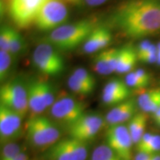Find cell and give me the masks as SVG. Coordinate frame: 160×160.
<instances>
[{
	"label": "cell",
	"mask_w": 160,
	"mask_h": 160,
	"mask_svg": "<svg viewBox=\"0 0 160 160\" xmlns=\"http://www.w3.org/2000/svg\"><path fill=\"white\" fill-rule=\"evenodd\" d=\"M13 28L8 25H4L0 29V51H9V45L11 41L12 31Z\"/></svg>",
	"instance_id": "29"
},
{
	"label": "cell",
	"mask_w": 160,
	"mask_h": 160,
	"mask_svg": "<svg viewBox=\"0 0 160 160\" xmlns=\"http://www.w3.org/2000/svg\"><path fill=\"white\" fill-rule=\"evenodd\" d=\"M153 119H154V120L159 119L160 118V108L157 110V111L155 112L154 113H153Z\"/></svg>",
	"instance_id": "35"
},
{
	"label": "cell",
	"mask_w": 160,
	"mask_h": 160,
	"mask_svg": "<svg viewBox=\"0 0 160 160\" xmlns=\"http://www.w3.org/2000/svg\"><path fill=\"white\" fill-rule=\"evenodd\" d=\"M106 145L122 160H132L133 142L128 128L123 125L110 126L106 132Z\"/></svg>",
	"instance_id": "9"
},
{
	"label": "cell",
	"mask_w": 160,
	"mask_h": 160,
	"mask_svg": "<svg viewBox=\"0 0 160 160\" xmlns=\"http://www.w3.org/2000/svg\"><path fill=\"white\" fill-rule=\"evenodd\" d=\"M96 27L93 20L88 19L65 24L51 31L46 38V42L57 50L71 51L80 44H84Z\"/></svg>",
	"instance_id": "2"
},
{
	"label": "cell",
	"mask_w": 160,
	"mask_h": 160,
	"mask_svg": "<svg viewBox=\"0 0 160 160\" xmlns=\"http://www.w3.org/2000/svg\"><path fill=\"white\" fill-rule=\"evenodd\" d=\"M25 47V42L22 36L15 29H13L11 41H10L8 52L13 57H16L22 53Z\"/></svg>",
	"instance_id": "23"
},
{
	"label": "cell",
	"mask_w": 160,
	"mask_h": 160,
	"mask_svg": "<svg viewBox=\"0 0 160 160\" xmlns=\"http://www.w3.org/2000/svg\"><path fill=\"white\" fill-rule=\"evenodd\" d=\"M28 99L29 112L31 113L30 118L41 116L47 109L40 88V81L31 82L28 85Z\"/></svg>",
	"instance_id": "16"
},
{
	"label": "cell",
	"mask_w": 160,
	"mask_h": 160,
	"mask_svg": "<svg viewBox=\"0 0 160 160\" xmlns=\"http://www.w3.org/2000/svg\"><path fill=\"white\" fill-rule=\"evenodd\" d=\"M68 85L71 91L80 96H88L93 93V90L82 83L75 76L71 74L68 79Z\"/></svg>",
	"instance_id": "25"
},
{
	"label": "cell",
	"mask_w": 160,
	"mask_h": 160,
	"mask_svg": "<svg viewBox=\"0 0 160 160\" xmlns=\"http://www.w3.org/2000/svg\"><path fill=\"white\" fill-rule=\"evenodd\" d=\"M85 104L74 98L62 97L51 107V114L53 119L69 128L85 114Z\"/></svg>",
	"instance_id": "7"
},
{
	"label": "cell",
	"mask_w": 160,
	"mask_h": 160,
	"mask_svg": "<svg viewBox=\"0 0 160 160\" xmlns=\"http://www.w3.org/2000/svg\"><path fill=\"white\" fill-rule=\"evenodd\" d=\"M65 2V0H46L36 17V27L40 31L51 32L65 25L69 17Z\"/></svg>",
	"instance_id": "4"
},
{
	"label": "cell",
	"mask_w": 160,
	"mask_h": 160,
	"mask_svg": "<svg viewBox=\"0 0 160 160\" xmlns=\"http://www.w3.org/2000/svg\"><path fill=\"white\" fill-rule=\"evenodd\" d=\"M46 0H11L9 12L17 27L27 28L34 23L37 13Z\"/></svg>",
	"instance_id": "8"
},
{
	"label": "cell",
	"mask_w": 160,
	"mask_h": 160,
	"mask_svg": "<svg viewBox=\"0 0 160 160\" xmlns=\"http://www.w3.org/2000/svg\"><path fill=\"white\" fill-rule=\"evenodd\" d=\"M142 152L148 153V154L154 155L160 153V135L153 134L149 142L145 148L141 150Z\"/></svg>",
	"instance_id": "31"
},
{
	"label": "cell",
	"mask_w": 160,
	"mask_h": 160,
	"mask_svg": "<svg viewBox=\"0 0 160 160\" xmlns=\"http://www.w3.org/2000/svg\"><path fill=\"white\" fill-rule=\"evenodd\" d=\"M0 103L24 118L29 112L28 86L17 79L4 82L0 88Z\"/></svg>",
	"instance_id": "5"
},
{
	"label": "cell",
	"mask_w": 160,
	"mask_h": 160,
	"mask_svg": "<svg viewBox=\"0 0 160 160\" xmlns=\"http://www.w3.org/2000/svg\"><path fill=\"white\" fill-rule=\"evenodd\" d=\"M68 139L73 160H85L88 153V146L87 142L71 137Z\"/></svg>",
	"instance_id": "21"
},
{
	"label": "cell",
	"mask_w": 160,
	"mask_h": 160,
	"mask_svg": "<svg viewBox=\"0 0 160 160\" xmlns=\"http://www.w3.org/2000/svg\"><path fill=\"white\" fill-rule=\"evenodd\" d=\"M125 82L129 88L134 89H142L148 85V84L137 77L133 71L130 72L126 75Z\"/></svg>",
	"instance_id": "30"
},
{
	"label": "cell",
	"mask_w": 160,
	"mask_h": 160,
	"mask_svg": "<svg viewBox=\"0 0 160 160\" xmlns=\"http://www.w3.org/2000/svg\"><path fill=\"white\" fill-rule=\"evenodd\" d=\"M111 22L120 33L142 39L160 33V0H127L111 15Z\"/></svg>",
	"instance_id": "1"
},
{
	"label": "cell",
	"mask_w": 160,
	"mask_h": 160,
	"mask_svg": "<svg viewBox=\"0 0 160 160\" xmlns=\"http://www.w3.org/2000/svg\"><path fill=\"white\" fill-rule=\"evenodd\" d=\"M26 129L29 142L37 148L52 147L58 142L61 137L57 125L51 119L43 116L30 118Z\"/></svg>",
	"instance_id": "3"
},
{
	"label": "cell",
	"mask_w": 160,
	"mask_h": 160,
	"mask_svg": "<svg viewBox=\"0 0 160 160\" xmlns=\"http://www.w3.org/2000/svg\"><path fill=\"white\" fill-rule=\"evenodd\" d=\"M105 123V119L99 114L85 113L68 128L70 137L87 142L99 133Z\"/></svg>",
	"instance_id": "10"
},
{
	"label": "cell",
	"mask_w": 160,
	"mask_h": 160,
	"mask_svg": "<svg viewBox=\"0 0 160 160\" xmlns=\"http://www.w3.org/2000/svg\"><path fill=\"white\" fill-rule=\"evenodd\" d=\"M137 101L134 99H128L123 102L114 106L107 113L105 122L109 126L122 125L134 116L137 109Z\"/></svg>",
	"instance_id": "13"
},
{
	"label": "cell",
	"mask_w": 160,
	"mask_h": 160,
	"mask_svg": "<svg viewBox=\"0 0 160 160\" xmlns=\"http://www.w3.org/2000/svg\"><path fill=\"white\" fill-rule=\"evenodd\" d=\"M147 125V116L145 113H137L130 119L128 128L133 139V144L137 145L145 133Z\"/></svg>",
	"instance_id": "19"
},
{
	"label": "cell",
	"mask_w": 160,
	"mask_h": 160,
	"mask_svg": "<svg viewBox=\"0 0 160 160\" xmlns=\"http://www.w3.org/2000/svg\"><path fill=\"white\" fill-rule=\"evenodd\" d=\"M91 160H122L108 145H102L96 148Z\"/></svg>",
	"instance_id": "22"
},
{
	"label": "cell",
	"mask_w": 160,
	"mask_h": 160,
	"mask_svg": "<svg viewBox=\"0 0 160 160\" xmlns=\"http://www.w3.org/2000/svg\"><path fill=\"white\" fill-rule=\"evenodd\" d=\"M107 1H108V0H85V3L87 4L88 5L92 6V7L103 5V4L105 3Z\"/></svg>",
	"instance_id": "33"
},
{
	"label": "cell",
	"mask_w": 160,
	"mask_h": 160,
	"mask_svg": "<svg viewBox=\"0 0 160 160\" xmlns=\"http://www.w3.org/2000/svg\"><path fill=\"white\" fill-rule=\"evenodd\" d=\"M40 88L47 108H51L56 101L53 86L48 82L40 81Z\"/></svg>",
	"instance_id": "28"
},
{
	"label": "cell",
	"mask_w": 160,
	"mask_h": 160,
	"mask_svg": "<svg viewBox=\"0 0 160 160\" xmlns=\"http://www.w3.org/2000/svg\"><path fill=\"white\" fill-rule=\"evenodd\" d=\"M50 153L52 160H73L68 139L61 140L52 146Z\"/></svg>",
	"instance_id": "20"
},
{
	"label": "cell",
	"mask_w": 160,
	"mask_h": 160,
	"mask_svg": "<svg viewBox=\"0 0 160 160\" xmlns=\"http://www.w3.org/2000/svg\"><path fill=\"white\" fill-rule=\"evenodd\" d=\"M65 1L66 2L72 4V5H78V4H79L81 0H65Z\"/></svg>",
	"instance_id": "36"
},
{
	"label": "cell",
	"mask_w": 160,
	"mask_h": 160,
	"mask_svg": "<svg viewBox=\"0 0 160 160\" xmlns=\"http://www.w3.org/2000/svg\"><path fill=\"white\" fill-rule=\"evenodd\" d=\"M131 94L129 87L123 80L114 78L104 87L102 101L106 105L116 106L128 99Z\"/></svg>",
	"instance_id": "12"
},
{
	"label": "cell",
	"mask_w": 160,
	"mask_h": 160,
	"mask_svg": "<svg viewBox=\"0 0 160 160\" xmlns=\"http://www.w3.org/2000/svg\"><path fill=\"white\" fill-rule=\"evenodd\" d=\"M13 58L9 52L0 51V80L2 82H5L11 69Z\"/></svg>",
	"instance_id": "24"
},
{
	"label": "cell",
	"mask_w": 160,
	"mask_h": 160,
	"mask_svg": "<svg viewBox=\"0 0 160 160\" xmlns=\"http://www.w3.org/2000/svg\"><path fill=\"white\" fill-rule=\"evenodd\" d=\"M72 74L75 76L82 83L94 91L96 88V79L94 76L92 75L91 72H89L87 69L84 68H78L73 72Z\"/></svg>",
	"instance_id": "26"
},
{
	"label": "cell",
	"mask_w": 160,
	"mask_h": 160,
	"mask_svg": "<svg viewBox=\"0 0 160 160\" xmlns=\"http://www.w3.org/2000/svg\"><path fill=\"white\" fill-rule=\"evenodd\" d=\"M137 101L138 106L144 113L153 114L160 108V88L145 91L138 97Z\"/></svg>",
	"instance_id": "18"
},
{
	"label": "cell",
	"mask_w": 160,
	"mask_h": 160,
	"mask_svg": "<svg viewBox=\"0 0 160 160\" xmlns=\"http://www.w3.org/2000/svg\"><path fill=\"white\" fill-rule=\"evenodd\" d=\"M138 61L136 48L127 45L119 49L116 72L119 73H130L134 68Z\"/></svg>",
	"instance_id": "17"
},
{
	"label": "cell",
	"mask_w": 160,
	"mask_h": 160,
	"mask_svg": "<svg viewBox=\"0 0 160 160\" xmlns=\"http://www.w3.org/2000/svg\"><path fill=\"white\" fill-rule=\"evenodd\" d=\"M149 160H160V154L158 153V154L153 155Z\"/></svg>",
	"instance_id": "37"
},
{
	"label": "cell",
	"mask_w": 160,
	"mask_h": 160,
	"mask_svg": "<svg viewBox=\"0 0 160 160\" xmlns=\"http://www.w3.org/2000/svg\"><path fill=\"white\" fill-rule=\"evenodd\" d=\"M33 65L45 75H59L65 70V62L54 46L48 42L40 43L34 49L32 56Z\"/></svg>",
	"instance_id": "6"
},
{
	"label": "cell",
	"mask_w": 160,
	"mask_h": 160,
	"mask_svg": "<svg viewBox=\"0 0 160 160\" xmlns=\"http://www.w3.org/2000/svg\"><path fill=\"white\" fill-rule=\"evenodd\" d=\"M157 63L160 65V42L157 45Z\"/></svg>",
	"instance_id": "34"
},
{
	"label": "cell",
	"mask_w": 160,
	"mask_h": 160,
	"mask_svg": "<svg viewBox=\"0 0 160 160\" xmlns=\"http://www.w3.org/2000/svg\"><path fill=\"white\" fill-rule=\"evenodd\" d=\"M152 156L153 155L148 154V153H145V152L138 151L134 157V160H149Z\"/></svg>",
	"instance_id": "32"
},
{
	"label": "cell",
	"mask_w": 160,
	"mask_h": 160,
	"mask_svg": "<svg viewBox=\"0 0 160 160\" xmlns=\"http://www.w3.org/2000/svg\"><path fill=\"white\" fill-rule=\"evenodd\" d=\"M21 152L20 147L17 144L14 142L4 144L1 151L0 160H13Z\"/></svg>",
	"instance_id": "27"
},
{
	"label": "cell",
	"mask_w": 160,
	"mask_h": 160,
	"mask_svg": "<svg viewBox=\"0 0 160 160\" xmlns=\"http://www.w3.org/2000/svg\"><path fill=\"white\" fill-rule=\"evenodd\" d=\"M119 49L108 48L100 51L93 61V70L104 76L111 74L116 71Z\"/></svg>",
	"instance_id": "15"
},
{
	"label": "cell",
	"mask_w": 160,
	"mask_h": 160,
	"mask_svg": "<svg viewBox=\"0 0 160 160\" xmlns=\"http://www.w3.org/2000/svg\"><path fill=\"white\" fill-rule=\"evenodd\" d=\"M22 119L19 113L0 105V138L2 142H11L21 135Z\"/></svg>",
	"instance_id": "11"
},
{
	"label": "cell",
	"mask_w": 160,
	"mask_h": 160,
	"mask_svg": "<svg viewBox=\"0 0 160 160\" xmlns=\"http://www.w3.org/2000/svg\"><path fill=\"white\" fill-rule=\"evenodd\" d=\"M155 122L158 126H159V127H160V118H159V119H156Z\"/></svg>",
	"instance_id": "38"
},
{
	"label": "cell",
	"mask_w": 160,
	"mask_h": 160,
	"mask_svg": "<svg viewBox=\"0 0 160 160\" xmlns=\"http://www.w3.org/2000/svg\"><path fill=\"white\" fill-rule=\"evenodd\" d=\"M112 33L108 28L97 26L83 44L85 53H93L103 51L111 42Z\"/></svg>",
	"instance_id": "14"
}]
</instances>
